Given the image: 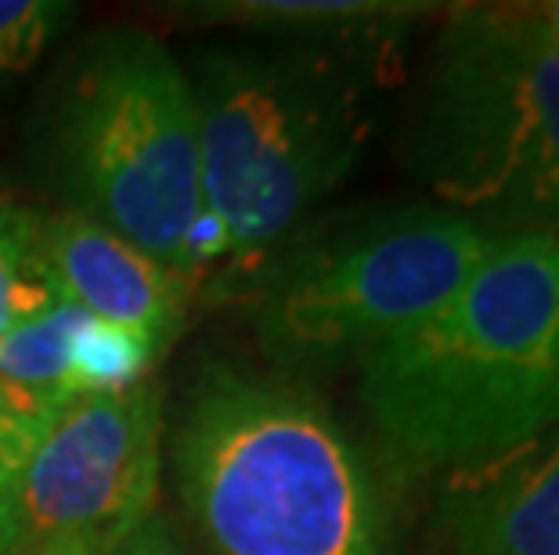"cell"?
<instances>
[{
	"label": "cell",
	"mask_w": 559,
	"mask_h": 555,
	"mask_svg": "<svg viewBox=\"0 0 559 555\" xmlns=\"http://www.w3.org/2000/svg\"><path fill=\"white\" fill-rule=\"evenodd\" d=\"M404 476H455L559 430V234H495L451 297L358 364Z\"/></svg>",
	"instance_id": "1"
},
{
	"label": "cell",
	"mask_w": 559,
	"mask_h": 555,
	"mask_svg": "<svg viewBox=\"0 0 559 555\" xmlns=\"http://www.w3.org/2000/svg\"><path fill=\"white\" fill-rule=\"evenodd\" d=\"M390 51L253 40L202 51L192 80L202 209L235 275L257 278L361 167Z\"/></svg>",
	"instance_id": "2"
},
{
	"label": "cell",
	"mask_w": 559,
	"mask_h": 555,
	"mask_svg": "<svg viewBox=\"0 0 559 555\" xmlns=\"http://www.w3.org/2000/svg\"><path fill=\"white\" fill-rule=\"evenodd\" d=\"M174 466L213 555H386L361 451L296 386L213 372L185 411Z\"/></svg>",
	"instance_id": "3"
},
{
	"label": "cell",
	"mask_w": 559,
	"mask_h": 555,
	"mask_svg": "<svg viewBox=\"0 0 559 555\" xmlns=\"http://www.w3.org/2000/svg\"><path fill=\"white\" fill-rule=\"evenodd\" d=\"M437 206L491 234H559V40L534 8H451L404 126Z\"/></svg>",
	"instance_id": "4"
},
{
	"label": "cell",
	"mask_w": 559,
	"mask_h": 555,
	"mask_svg": "<svg viewBox=\"0 0 559 555\" xmlns=\"http://www.w3.org/2000/svg\"><path fill=\"white\" fill-rule=\"evenodd\" d=\"M55 167L73 214L188 275L202 209L192 80L159 37L98 33L58 94Z\"/></svg>",
	"instance_id": "5"
},
{
	"label": "cell",
	"mask_w": 559,
	"mask_h": 555,
	"mask_svg": "<svg viewBox=\"0 0 559 555\" xmlns=\"http://www.w3.org/2000/svg\"><path fill=\"white\" fill-rule=\"evenodd\" d=\"M495 234L437 203L376 206L304 234L257 270L253 322L289 369H336L433 314Z\"/></svg>",
	"instance_id": "6"
},
{
	"label": "cell",
	"mask_w": 559,
	"mask_h": 555,
	"mask_svg": "<svg viewBox=\"0 0 559 555\" xmlns=\"http://www.w3.org/2000/svg\"><path fill=\"white\" fill-rule=\"evenodd\" d=\"M159 433V389L145 379L66 400L0 502L8 552L33 555L47 541L91 538L112 555L152 516Z\"/></svg>",
	"instance_id": "7"
},
{
	"label": "cell",
	"mask_w": 559,
	"mask_h": 555,
	"mask_svg": "<svg viewBox=\"0 0 559 555\" xmlns=\"http://www.w3.org/2000/svg\"><path fill=\"white\" fill-rule=\"evenodd\" d=\"M37 270L55 300L134 336L156 358L181 328L188 278L73 209L40 224Z\"/></svg>",
	"instance_id": "8"
},
{
	"label": "cell",
	"mask_w": 559,
	"mask_h": 555,
	"mask_svg": "<svg viewBox=\"0 0 559 555\" xmlns=\"http://www.w3.org/2000/svg\"><path fill=\"white\" fill-rule=\"evenodd\" d=\"M426 555H559V430L440 480Z\"/></svg>",
	"instance_id": "9"
},
{
	"label": "cell",
	"mask_w": 559,
	"mask_h": 555,
	"mask_svg": "<svg viewBox=\"0 0 559 555\" xmlns=\"http://www.w3.org/2000/svg\"><path fill=\"white\" fill-rule=\"evenodd\" d=\"M174 11L195 26L246 29L260 40L394 51L437 8L386 0H202Z\"/></svg>",
	"instance_id": "10"
},
{
	"label": "cell",
	"mask_w": 559,
	"mask_h": 555,
	"mask_svg": "<svg viewBox=\"0 0 559 555\" xmlns=\"http://www.w3.org/2000/svg\"><path fill=\"white\" fill-rule=\"evenodd\" d=\"M87 314L62 300L11 325L0 339V397L26 415L51 419L66 400L76 397L73 350Z\"/></svg>",
	"instance_id": "11"
},
{
	"label": "cell",
	"mask_w": 559,
	"mask_h": 555,
	"mask_svg": "<svg viewBox=\"0 0 559 555\" xmlns=\"http://www.w3.org/2000/svg\"><path fill=\"white\" fill-rule=\"evenodd\" d=\"M37 231L40 220L33 214L0 203V339L11 325L55 300L37 270Z\"/></svg>",
	"instance_id": "12"
},
{
	"label": "cell",
	"mask_w": 559,
	"mask_h": 555,
	"mask_svg": "<svg viewBox=\"0 0 559 555\" xmlns=\"http://www.w3.org/2000/svg\"><path fill=\"white\" fill-rule=\"evenodd\" d=\"M156 361L145 342L120 333L112 325H102L87 317L80 328L73 350V383L80 394H109V389H127L145 379L148 364Z\"/></svg>",
	"instance_id": "13"
},
{
	"label": "cell",
	"mask_w": 559,
	"mask_h": 555,
	"mask_svg": "<svg viewBox=\"0 0 559 555\" xmlns=\"http://www.w3.org/2000/svg\"><path fill=\"white\" fill-rule=\"evenodd\" d=\"M73 19L76 4L62 0H0V84L29 73Z\"/></svg>",
	"instance_id": "14"
},
{
	"label": "cell",
	"mask_w": 559,
	"mask_h": 555,
	"mask_svg": "<svg viewBox=\"0 0 559 555\" xmlns=\"http://www.w3.org/2000/svg\"><path fill=\"white\" fill-rule=\"evenodd\" d=\"M51 419L26 415V411L11 408L8 400L0 397V502H4V494L11 491V483L19 480V472L26 469L33 447L40 444V436Z\"/></svg>",
	"instance_id": "15"
},
{
	"label": "cell",
	"mask_w": 559,
	"mask_h": 555,
	"mask_svg": "<svg viewBox=\"0 0 559 555\" xmlns=\"http://www.w3.org/2000/svg\"><path fill=\"white\" fill-rule=\"evenodd\" d=\"M112 555H192V552H188L181 545V538L166 527V519L148 516Z\"/></svg>",
	"instance_id": "16"
},
{
	"label": "cell",
	"mask_w": 559,
	"mask_h": 555,
	"mask_svg": "<svg viewBox=\"0 0 559 555\" xmlns=\"http://www.w3.org/2000/svg\"><path fill=\"white\" fill-rule=\"evenodd\" d=\"M33 555H105V552L102 545H94L91 538H58V541H47V545Z\"/></svg>",
	"instance_id": "17"
},
{
	"label": "cell",
	"mask_w": 559,
	"mask_h": 555,
	"mask_svg": "<svg viewBox=\"0 0 559 555\" xmlns=\"http://www.w3.org/2000/svg\"><path fill=\"white\" fill-rule=\"evenodd\" d=\"M534 11H538V19L552 29V37L559 40V0H556V4H538Z\"/></svg>",
	"instance_id": "18"
},
{
	"label": "cell",
	"mask_w": 559,
	"mask_h": 555,
	"mask_svg": "<svg viewBox=\"0 0 559 555\" xmlns=\"http://www.w3.org/2000/svg\"><path fill=\"white\" fill-rule=\"evenodd\" d=\"M0 555H11V552H8V545H4V538H0Z\"/></svg>",
	"instance_id": "19"
}]
</instances>
